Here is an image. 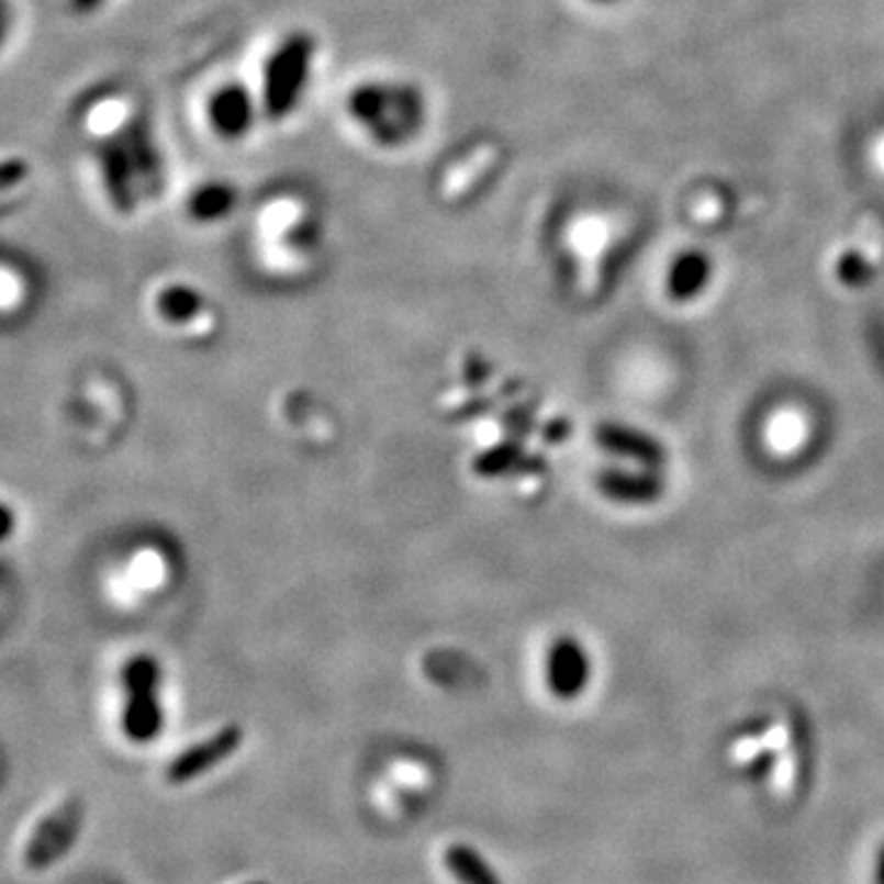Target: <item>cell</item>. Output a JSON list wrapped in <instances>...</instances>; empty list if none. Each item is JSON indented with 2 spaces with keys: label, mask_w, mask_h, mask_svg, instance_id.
<instances>
[{
  "label": "cell",
  "mask_w": 884,
  "mask_h": 884,
  "mask_svg": "<svg viewBox=\"0 0 884 884\" xmlns=\"http://www.w3.org/2000/svg\"><path fill=\"white\" fill-rule=\"evenodd\" d=\"M312 49H315L312 37L298 33L290 35L268 59L264 101L270 119H283L295 109L310 75Z\"/></svg>",
  "instance_id": "6da1fadb"
},
{
  "label": "cell",
  "mask_w": 884,
  "mask_h": 884,
  "mask_svg": "<svg viewBox=\"0 0 884 884\" xmlns=\"http://www.w3.org/2000/svg\"><path fill=\"white\" fill-rule=\"evenodd\" d=\"M128 707L123 715V730L135 742H148L160 732V705L155 701L158 665L148 657H135L126 665Z\"/></svg>",
  "instance_id": "7a4b0ae2"
},
{
  "label": "cell",
  "mask_w": 884,
  "mask_h": 884,
  "mask_svg": "<svg viewBox=\"0 0 884 884\" xmlns=\"http://www.w3.org/2000/svg\"><path fill=\"white\" fill-rule=\"evenodd\" d=\"M81 816H85V806L75 798L57 806L49 816L40 820L35 833L27 840L25 865L30 870H47L52 862L65 855L79 836Z\"/></svg>",
  "instance_id": "3957f363"
},
{
  "label": "cell",
  "mask_w": 884,
  "mask_h": 884,
  "mask_svg": "<svg viewBox=\"0 0 884 884\" xmlns=\"http://www.w3.org/2000/svg\"><path fill=\"white\" fill-rule=\"evenodd\" d=\"M244 742V732L238 725H228L212 737H206L200 745H192L190 750L182 752L168 769L170 784H187L192 779L210 772L212 766L222 764L224 759L232 757Z\"/></svg>",
  "instance_id": "277c9868"
},
{
  "label": "cell",
  "mask_w": 884,
  "mask_h": 884,
  "mask_svg": "<svg viewBox=\"0 0 884 884\" xmlns=\"http://www.w3.org/2000/svg\"><path fill=\"white\" fill-rule=\"evenodd\" d=\"M546 681L553 695L563 701L578 698L590 681V659L573 637H560L548 651Z\"/></svg>",
  "instance_id": "5b68a950"
},
{
  "label": "cell",
  "mask_w": 884,
  "mask_h": 884,
  "mask_svg": "<svg viewBox=\"0 0 884 884\" xmlns=\"http://www.w3.org/2000/svg\"><path fill=\"white\" fill-rule=\"evenodd\" d=\"M597 440L605 445L607 450L631 457V460L644 462L649 467H661L665 460L663 447L653 435L637 428H627V425H615V423L602 425L597 430Z\"/></svg>",
  "instance_id": "8992f818"
},
{
  "label": "cell",
  "mask_w": 884,
  "mask_h": 884,
  "mask_svg": "<svg viewBox=\"0 0 884 884\" xmlns=\"http://www.w3.org/2000/svg\"><path fill=\"white\" fill-rule=\"evenodd\" d=\"M210 119L214 123V128L222 135H242L248 126H251V99L248 93L238 87L222 89L212 99L210 107Z\"/></svg>",
  "instance_id": "52a82bcc"
},
{
  "label": "cell",
  "mask_w": 884,
  "mask_h": 884,
  "mask_svg": "<svg viewBox=\"0 0 884 884\" xmlns=\"http://www.w3.org/2000/svg\"><path fill=\"white\" fill-rule=\"evenodd\" d=\"M602 492L622 504H649L661 496V480L653 472L649 474H624L607 472L602 477Z\"/></svg>",
  "instance_id": "ba28073f"
},
{
  "label": "cell",
  "mask_w": 884,
  "mask_h": 884,
  "mask_svg": "<svg viewBox=\"0 0 884 884\" xmlns=\"http://www.w3.org/2000/svg\"><path fill=\"white\" fill-rule=\"evenodd\" d=\"M707 280H710V261H707L703 254L695 251L683 254L679 261L671 266L665 290H669V295L673 300L685 303V300L698 298L701 290L707 286Z\"/></svg>",
  "instance_id": "9c48e42d"
},
{
  "label": "cell",
  "mask_w": 884,
  "mask_h": 884,
  "mask_svg": "<svg viewBox=\"0 0 884 884\" xmlns=\"http://www.w3.org/2000/svg\"><path fill=\"white\" fill-rule=\"evenodd\" d=\"M445 868L462 884H502L480 852L462 842H455L445 850Z\"/></svg>",
  "instance_id": "30bf717a"
},
{
  "label": "cell",
  "mask_w": 884,
  "mask_h": 884,
  "mask_svg": "<svg viewBox=\"0 0 884 884\" xmlns=\"http://www.w3.org/2000/svg\"><path fill=\"white\" fill-rule=\"evenodd\" d=\"M103 172H107L109 190L113 194V202H116L121 210H128V155L119 148H107L103 150Z\"/></svg>",
  "instance_id": "8fae6325"
},
{
  "label": "cell",
  "mask_w": 884,
  "mask_h": 884,
  "mask_svg": "<svg viewBox=\"0 0 884 884\" xmlns=\"http://www.w3.org/2000/svg\"><path fill=\"white\" fill-rule=\"evenodd\" d=\"M232 202L234 197L226 187L222 184L204 187V190L192 197V214L197 220H216V216H222L228 206H232Z\"/></svg>",
  "instance_id": "7c38bea8"
},
{
  "label": "cell",
  "mask_w": 884,
  "mask_h": 884,
  "mask_svg": "<svg viewBox=\"0 0 884 884\" xmlns=\"http://www.w3.org/2000/svg\"><path fill=\"white\" fill-rule=\"evenodd\" d=\"M197 305H200V298L184 288H172L160 300V307L168 317H187Z\"/></svg>",
  "instance_id": "4fadbf2b"
},
{
  "label": "cell",
  "mask_w": 884,
  "mask_h": 884,
  "mask_svg": "<svg viewBox=\"0 0 884 884\" xmlns=\"http://www.w3.org/2000/svg\"><path fill=\"white\" fill-rule=\"evenodd\" d=\"M868 273H870V266L865 261V256H860V254H848L846 258H842L840 268H838V276L846 286H860L862 280H868Z\"/></svg>",
  "instance_id": "5bb4252c"
},
{
  "label": "cell",
  "mask_w": 884,
  "mask_h": 884,
  "mask_svg": "<svg viewBox=\"0 0 884 884\" xmlns=\"http://www.w3.org/2000/svg\"><path fill=\"white\" fill-rule=\"evenodd\" d=\"M875 882L884 884V842L877 852V868H875Z\"/></svg>",
  "instance_id": "9a60e30c"
},
{
  "label": "cell",
  "mask_w": 884,
  "mask_h": 884,
  "mask_svg": "<svg viewBox=\"0 0 884 884\" xmlns=\"http://www.w3.org/2000/svg\"><path fill=\"white\" fill-rule=\"evenodd\" d=\"M103 0H75V5L79 8V10H93L97 5H101Z\"/></svg>",
  "instance_id": "2e32d148"
},
{
  "label": "cell",
  "mask_w": 884,
  "mask_h": 884,
  "mask_svg": "<svg viewBox=\"0 0 884 884\" xmlns=\"http://www.w3.org/2000/svg\"><path fill=\"white\" fill-rule=\"evenodd\" d=\"M875 158H877V163H880V165H884V141H882V143L877 145V148H875Z\"/></svg>",
  "instance_id": "e0dca14e"
}]
</instances>
